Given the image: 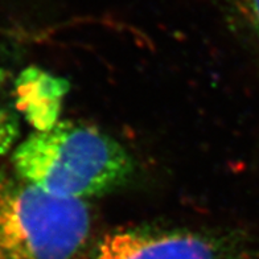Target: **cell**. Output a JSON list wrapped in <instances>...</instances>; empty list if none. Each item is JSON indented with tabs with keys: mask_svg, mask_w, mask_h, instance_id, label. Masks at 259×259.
Wrapping results in <instances>:
<instances>
[{
	"mask_svg": "<svg viewBox=\"0 0 259 259\" xmlns=\"http://www.w3.org/2000/svg\"><path fill=\"white\" fill-rule=\"evenodd\" d=\"M11 161L28 183L79 201L113 193L135 174L133 156L118 140L97 127L70 120L34 131L15 147Z\"/></svg>",
	"mask_w": 259,
	"mask_h": 259,
	"instance_id": "obj_1",
	"label": "cell"
},
{
	"mask_svg": "<svg viewBox=\"0 0 259 259\" xmlns=\"http://www.w3.org/2000/svg\"><path fill=\"white\" fill-rule=\"evenodd\" d=\"M90 232L86 201L58 197L0 167V259H78Z\"/></svg>",
	"mask_w": 259,
	"mask_h": 259,
	"instance_id": "obj_2",
	"label": "cell"
},
{
	"mask_svg": "<svg viewBox=\"0 0 259 259\" xmlns=\"http://www.w3.org/2000/svg\"><path fill=\"white\" fill-rule=\"evenodd\" d=\"M93 259H259V239L239 229L122 226L98 239Z\"/></svg>",
	"mask_w": 259,
	"mask_h": 259,
	"instance_id": "obj_3",
	"label": "cell"
},
{
	"mask_svg": "<svg viewBox=\"0 0 259 259\" xmlns=\"http://www.w3.org/2000/svg\"><path fill=\"white\" fill-rule=\"evenodd\" d=\"M68 90L66 79L38 68H28L15 82L17 109L34 131H47L58 123L61 103Z\"/></svg>",
	"mask_w": 259,
	"mask_h": 259,
	"instance_id": "obj_4",
	"label": "cell"
},
{
	"mask_svg": "<svg viewBox=\"0 0 259 259\" xmlns=\"http://www.w3.org/2000/svg\"><path fill=\"white\" fill-rule=\"evenodd\" d=\"M226 21L259 62V0H220Z\"/></svg>",
	"mask_w": 259,
	"mask_h": 259,
	"instance_id": "obj_5",
	"label": "cell"
},
{
	"mask_svg": "<svg viewBox=\"0 0 259 259\" xmlns=\"http://www.w3.org/2000/svg\"><path fill=\"white\" fill-rule=\"evenodd\" d=\"M20 134V124L14 111L0 105V159L15 150Z\"/></svg>",
	"mask_w": 259,
	"mask_h": 259,
	"instance_id": "obj_6",
	"label": "cell"
}]
</instances>
